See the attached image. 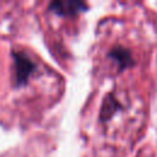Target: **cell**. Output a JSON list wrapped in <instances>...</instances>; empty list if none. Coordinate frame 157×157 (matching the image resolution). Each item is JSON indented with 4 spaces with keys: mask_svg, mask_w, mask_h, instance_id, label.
<instances>
[{
    "mask_svg": "<svg viewBox=\"0 0 157 157\" xmlns=\"http://www.w3.org/2000/svg\"><path fill=\"white\" fill-rule=\"evenodd\" d=\"M121 109H123V105L118 101V98L113 93L108 94L104 98L103 104H102V108H101V113H99L101 121H108L115 113H118Z\"/></svg>",
    "mask_w": 157,
    "mask_h": 157,
    "instance_id": "277c9868",
    "label": "cell"
},
{
    "mask_svg": "<svg viewBox=\"0 0 157 157\" xmlns=\"http://www.w3.org/2000/svg\"><path fill=\"white\" fill-rule=\"evenodd\" d=\"M13 67H15V81L17 86L27 83L31 75L36 71L34 61L25 52H12Z\"/></svg>",
    "mask_w": 157,
    "mask_h": 157,
    "instance_id": "6da1fadb",
    "label": "cell"
},
{
    "mask_svg": "<svg viewBox=\"0 0 157 157\" xmlns=\"http://www.w3.org/2000/svg\"><path fill=\"white\" fill-rule=\"evenodd\" d=\"M108 58L117 64V67L119 71H124L125 69H129L135 65V59L132 56V53L129 48L124 45H114L108 53Z\"/></svg>",
    "mask_w": 157,
    "mask_h": 157,
    "instance_id": "3957f363",
    "label": "cell"
},
{
    "mask_svg": "<svg viewBox=\"0 0 157 157\" xmlns=\"http://www.w3.org/2000/svg\"><path fill=\"white\" fill-rule=\"evenodd\" d=\"M49 11L60 15V16H72L78 12L86 11L87 5L82 1H76V0H58L53 1L48 6Z\"/></svg>",
    "mask_w": 157,
    "mask_h": 157,
    "instance_id": "7a4b0ae2",
    "label": "cell"
}]
</instances>
